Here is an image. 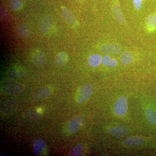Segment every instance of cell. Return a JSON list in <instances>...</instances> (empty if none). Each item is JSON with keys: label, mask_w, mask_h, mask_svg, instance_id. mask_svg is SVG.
<instances>
[{"label": "cell", "mask_w": 156, "mask_h": 156, "mask_svg": "<svg viewBox=\"0 0 156 156\" xmlns=\"http://www.w3.org/2000/svg\"><path fill=\"white\" fill-rule=\"evenodd\" d=\"M94 89V87L92 84L87 83L83 85L80 89L78 102L83 103L89 100L93 94Z\"/></svg>", "instance_id": "1"}, {"label": "cell", "mask_w": 156, "mask_h": 156, "mask_svg": "<svg viewBox=\"0 0 156 156\" xmlns=\"http://www.w3.org/2000/svg\"><path fill=\"white\" fill-rule=\"evenodd\" d=\"M128 105L127 98L125 97L120 98L115 104V113L119 116H123L128 111Z\"/></svg>", "instance_id": "2"}, {"label": "cell", "mask_w": 156, "mask_h": 156, "mask_svg": "<svg viewBox=\"0 0 156 156\" xmlns=\"http://www.w3.org/2000/svg\"><path fill=\"white\" fill-rule=\"evenodd\" d=\"M3 91L8 94H18L22 92L23 87L22 84L17 82H9L3 86Z\"/></svg>", "instance_id": "3"}, {"label": "cell", "mask_w": 156, "mask_h": 156, "mask_svg": "<svg viewBox=\"0 0 156 156\" xmlns=\"http://www.w3.org/2000/svg\"><path fill=\"white\" fill-rule=\"evenodd\" d=\"M32 58L34 63L37 66L42 67L44 65L46 57L44 53L41 50H34L32 54Z\"/></svg>", "instance_id": "4"}, {"label": "cell", "mask_w": 156, "mask_h": 156, "mask_svg": "<svg viewBox=\"0 0 156 156\" xmlns=\"http://www.w3.org/2000/svg\"><path fill=\"white\" fill-rule=\"evenodd\" d=\"M83 123V119L81 117H76L71 120L68 125V130L70 133H74L77 131Z\"/></svg>", "instance_id": "5"}, {"label": "cell", "mask_w": 156, "mask_h": 156, "mask_svg": "<svg viewBox=\"0 0 156 156\" xmlns=\"http://www.w3.org/2000/svg\"><path fill=\"white\" fill-rule=\"evenodd\" d=\"M61 13L63 18L68 24L72 26L76 25V20L74 14L69 9L66 7H62Z\"/></svg>", "instance_id": "6"}, {"label": "cell", "mask_w": 156, "mask_h": 156, "mask_svg": "<svg viewBox=\"0 0 156 156\" xmlns=\"http://www.w3.org/2000/svg\"><path fill=\"white\" fill-rule=\"evenodd\" d=\"M51 94V90L48 87H45L41 88L35 93L34 98L36 101L44 100L48 98Z\"/></svg>", "instance_id": "7"}, {"label": "cell", "mask_w": 156, "mask_h": 156, "mask_svg": "<svg viewBox=\"0 0 156 156\" xmlns=\"http://www.w3.org/2000/svg\"><path fill=\"white\" fill-rule=\"evenodd\" d=\"M127 128L123 126H116L109 130L110 134L117 137H124L127 134Z\"/></svg>", "instance_id": "8"}, {"label": "cell", "mask_w": 156, "mask_h": 156, "mask_svg": "<svg viewBox=\"0 0 156 156\" xmlns=\"http://www.w3.org/2000/svg\"><path fill=\"white\" fill-rule=\"evenodd\" d=\"M34 152L36 155H40L45 150L46 144L44 140L41 139L36 140L33 144Z\"/></svg>", "instance_id": "9"}, {"label": "cell", "mask_w": 156, "mask_h": 156, "mask_svg": "<svg viewBox=\"0 0 156 156\" xmlns=\"http://www.w3.org/2000/svg\"><path fill=\"white\" fill-rule=\"evenodd\" d=\"M121 51L119 46L115 44H108L103 46L101 51L105 54H113L119 53Z\"/></svg>", "instance_id": "10"}, {"label": "cell", "mask_w": 156, "mask_h": 156, "mask_svg": "<svg viewBox=\"0 0 156 156\" xmlns=\"http://www.w3.org/2000/svg\"><path fill=\"white\" fill-rule=\"evenodd\" d=\"M53 21L52 19L49 17H45L42 19L41 23V28L42 32L47 34L52 27Z\"/></svg>", "instance_id": "11"}, {"label": "cell", "mask_w": 156, "mask_h": 156, "mask_svg": "<svg viewBox=\"0 0 156 156\" xmlns=\"http://www.w3.org/2000/svg\"><path fill=\"white\" fill-rule=\"evenodd\" d=\"M144 142V139L139 136H131L125 140L126 145L131 146H136L141 145Z\"/></svg>", "instance_id": "12"}, {"label": "cell", "mask_w": 156, "mask_h": 156, "mask_svg": "<svg viewBox=\"0 0 156 156\" xmlns=\"http://www.w3.org/2000/svg\"><path fill=\"white\" fill-rule=\"evenodd\" d=\"M113 12L117 21L120 23H124L125 22V18L123 16L122 10L118 4H116L114 6Z\"/></svg>", "instance_id": "13"}, {"label": "cell", "mask_w": 156, "mask_h": 156, "mask_svg": "<svg viewBox=\"0 0 156 156\" xmlns=\"http://www.w3.org/2000/svg\"><path fill=\"white\" fill-rule=\"evenodd\" d=\"M134 60L133 55L130 52H124L122 53L121 58V62L123 66H127L131 64Z\"/></svg>", "instance_id": "14"}, {"label": "cell", "mask_w": 156, "mask_h": 156, "mask_svg": "<svg viewBox=\"0 0 156 156\" xmlns=\"http://www.w3.org/2000/svg\"><path fill=\"white\" fill-rule=\"evenodd\" d=\"M68 61V56L66 53L60 52L56 55L55 62L56 65L58 66H64Z\"/></svg>", "instance_id": "15"}, {"label": "cell", "mask_w": 156, "mask_h": 156, "mask_svg": "<svg viewBox=\"0 0 156 156\" xmlns=\"http://www.w3.org/2000/svg\"><path fill=\"white\" fill-rule=\"evenodd\" d=\"M102 61V57L99 54H93L89 57V63L92 67L99 66Z\"/></svg>", "instance_id": "16"}, {"label": "cell", "mask_w": 156, "mask_h": 156, "mask_svg": "<svg viewBox=\"0 0 156 156\" xmlns=\"http://www.w3.org/2000/svg\"><path fill=\"white\" fill-rule=\"evenodd\" d=\"M16 32L17 35L21 37H26L29 34L30 32L28 27L23 24L17 27Z\"/></svg>", "instance_id": "17"}, {"label": "cell", "mask_w": 156, "mask_h": 156, "mask_svg": "<svg viewBox=\"0 0 156 156\" xmlns=\"http://www.w3.org/2000/svg\"><path fill=\"white\" fill-rule=\"evenodd\" d=\"M147 25L151 30H153L156 28V15L152 14L147 17L146 20Z\"/></svg>", "instance_id": "18"}, {"label": "cell", "mask_w": 156, "mask_h": 156, "mask_svg": "<svg viewBox=\"0 0 156 156\" xmlns=\"http://www.w3.org/2000/svg\"><path fill=\"white\" fill-rule=\"evenodd\" d=\"M147 119L151 124H156V113L152 109H147L146 111Z\"/></svg>", "instance_id": "19"}, {"label": "cell", "mask_w": 156, "mask_h": 156, "mask_svg": "<svg viewBox=\"0 0 156 156\" xmlns=\"http://www.w3.org/2000/svg\"><path fill=\"white\" fill-rule=\"evenodd\" d=\"M102 62L104 65L111 67H115L117 65L116 60L108 56H105L103 57Z\"/></svg>", "instance_id": "20"}, {"label": "cell", "mask_w": 156, "mask_h": 156, "mask_svg": "<svg viewBox=\"0 0 156 156\" xmlns=\"http://www.w3.org/2000/svg\"><path fill=\"white\" fill-rule=\"evenodd\" d=\"M83 145L80 144H78L72 150L70 155L73 156H81L83 154Z\"/></svg>", "instance_id": "21"}, {"label": "cell", "mask_w": 156, "mask_h": 156, "mask_svg": "<svg viewBox=\"0 0 156 156\" xmlns=\"http://www.w3.org/2000/svg\"><path fill=\"white\" fill-rule=\"evenodd\" d=\"M22 3L20 0H13L10 3V7L14 11H18L21 9Z\"/></svg>", "instance_id": "22"}, {"label": "cell", "mask_w": 156, "mask_h": 156, "mask_svg": "<svg viewBox=\"0 0 156 156\" xmlns=\"http://www.w3.org/2000/svg\"><path fill=\"white\" fill-rule=\"evenodd\" d=\"M134 6L137 10L141 9L143 4V0H133Z\"/></svg>", "instance_id": "23"}, {"label": "cell", "mask_w": 156, "mask_h": 156, "mask_svg": "<svg viewBox=\"0 0 156 156\" xmlns=\"http://www.w3.org/2000/svg\"><path fill=\"white\" fill-rule=\"evenodd\" d=\"M1 17L5 20H9L10 18L9 14H8L5 10H3L2 9H1Z\"/></svg>", "instance_id": "24"}, {"label": "cell", "mask_w": 156, "mask_h": 156, "mask_svg": "<svg viewBox=\"0 0 156 156\" xmlns=\"http://www.w3.org/2000/svg\"><path fill=\"white\" fill-rule=\"evenodd\" d=\"M78 1H80V2H83L84 0H78Z\"/></svg>", "instance_id": "25"}]
</instances>
